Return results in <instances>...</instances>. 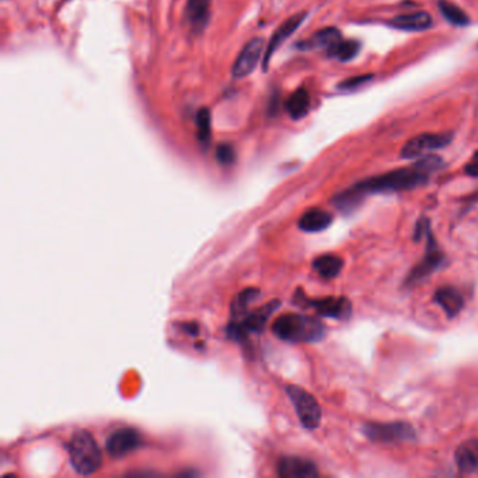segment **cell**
<instances>
[{
    "label": "cell",
    "instance_id": "obj_22",
    "mask_svg": "<svg viewBox=\"0 0 478 478\" xmlns=\"http://www.w3.org/2000/svg\"><path fill=\"white\" fill-rule=\"evenodd\" d=\"M310 108V96L306 89H297L286 101V111L293 120L303 118Z\"/></svg>",
    "mask_w": 478,
    "mask_h": 478
},
{
    "label": "cell",
    "instance_id": "obj_26",
    "mask_svg": "<svg viewBox=\"0 0 478 478\" xmlns=\"http://www.w3.org/2000/svg\"><path fill=\"white\" fill-rule=\"evenodd\" d=\"M215 156L222 166H232L236 160V152L230 145H219L216 148Z\"/></svg>",
    "mask_w": 478,
    "mask_h": 478
},
{
    "label": "cell",
    "instance_id": "obj_13",
    "mask_svg": "<svg viewBox=\"0 0 478 478\" xmlns=\"http://www.w3.org/2000/svg\"><path fill=\"white\" fill-rule=\"evenodd\" d=\"M278 474L283 478H316L318 470L310 460L302 457H283L278 463Z\"/></svg>",
    "mask_w": 478,
    "mask_h": 478
},
{
    "label": "cell",
    "instance_id": "obj_8",
    "mask_svg": "<svg viewBox=\"0 0 478 478\" xmlns=\"http://www.w3.org/2000/svg\"><path fill=\"white\" fill-rule=\"evenodd\" d=\"M451 142V135L447 134H422L412 139H409L402 150V159H415L419 156L426 155L428 152L442 149Z\"/></svg>",
    "mask_w": 478,
    "mask_h": 478
},
{
    "label": "cell",
    "instance_id": "obj_23",
    "mask_svg": "<svg viewBox=\"0 0 478 478\" xmlns=\"http://www.w3.org/2000/svg\"><path fill=\"white\" fill-rule=\"evenodd\" d=\"M439 10L442 13V16L453 26H458V27H463V26H467L470 23V19L468 16L456 5L447 2V0H440L439 2Z\"/></svg>",
    "mask_w": 478,
    "mask_h": 478
},
{
    "label": "cell",
    "instance_id": "obj_1",
    "mask_svg": "<svg viewBox=\"0 0 478 478\" xmlns=\"http://www.w3.org/2000/svg\"><path fill=\"white\" fill-rule=\"evenodd\" d=\"M428 180L429 174L419 169V166L415 163L411 167L397 169L381 176L363 180L355 184V187L365 195L380 192H400L423 185L428 183Z\"/></svg>",
    "mask_w": 478,
    "mask_h": 478
},
{
    "label": "cell",
    "instance_id": "obj_12",
    "mask_svg": "<svg viewBox=\"0 0 478 478\" xmlns=\"http://www.w3.org/2000/svg\"><path fill=\"white\" fill-rule=\"evenodd\" d=\"M306 13H297L295 16H292L290 19H288L286 22H283L278 29L276 31L272 34V38L268 44V47L265 48V54H264V71H268V65H269V61L272 58V55L276 52V50L302 26V23L304 22L306 19Z\"/></svg>",
    "mask_w": 478,
    "mask_h": 478
},
{
    "label": "cell",
    "instance_id": "obj_25",
    "mask_svg": "<svg viewBox=\"0 0 478 478\" xmlns=\"http://www.w3.org/2000/svg\"><path fill=\"white\" fill-rule=\"evenodd\" d=\"M211 111L208 108H201L197 114V131H198V139L204 146H208L211 142V134H212V127H211Z\"/></svg>",
    "mask_w": 478,
    "mask_h": 478
},
{
    "label": "cell",
    "instance_id": "obj_6",
    "mask_svg": "<svg viewBox=\"0 0 478 478\" xmlns=\"http://www.w3.org/2000/svg\"><path fill=\"white\" fill-rule=\"evenodd\" d=\"M286 393L296 409V414L306 429H316L321 422V408L317 400L304 388L288 386Z\"/></svg>",
    "mask_w": 478,
    "mask_h": 478
},
{
    "label": "cell",
    "instance_id": "obj_9",
    "mask_svg": "<svg viewBox=\"0 0 478 478\" xmlns=\"http://www.w3.org/2000/svg\"><path fill=\"white\" fill-rule=\"evenodd\" d=\"M264 50H265V43L262 38L255 37L251 41H248L233 65V69H232L233 78L243 79L251 75L254 69L257 68L260 59L264 58V54H265Z\"/></svg>",
    "mask_w": 478,
    "mask_h": 478
},
{
    "label": "cell",
    "instance_id": "obj_14",
    "mask_svg": "<svg viewBox=\"0 0 478 478\" xmlns=\"http://www.w3.org/2000/svg\"><path fill=\"white\" fill-rule=\"evenodd\" d=\"M457 468L470 475L478 474V439H468L454 451Z\"/></svg>",
    "mask_w": 478,
    "mask_h": 478
},
{
    "label": "cell",
    "instance_id": "obj_5",
    "mask_svg": "<svg viewBox=\"0 0 478 478\" xmlns=\"http://www.w3.org/2000/svg\"><path fill=\"white\" fill-rule=\"evenodd\" d=\"M426 250L423 258L411 269L405 278V286H415L436 272L444 262V254L439 248L432 232L426 233Z\"/></svg>",
    "mask_w": 478,
    "mask_h": 478
},
{
    "label": "cell",
    "instance_id": "obj_20",
    "mask_svg": "<svg viewBox=\"0 0 478 478\" xmlns=\"http://www.w3.org/2000/svg\"><path fill=\"white\" fill-rule=\"evenodd\" d=\"M365 194H362L355 185L339 192L338 195H335L332 198V204L335 205V208L338 211H341L342 213L345 215H349V213H353V211H356L360 204L363 202L365 199Z\"/></svg>",
    "mask_w": 478,
    "mask_h": 478
},
{
    "label": "cell",
    "instance_id": "obj_4",
    "mask_svg": "<svg viewBox=\"0 0 478 478\" xmlns=\"http://www.w3.org/2000/svg\"><path fill=\"white\" fill-rule=\"evenodd\" d=\"M363 435L376 443H402L412 442L416 439L414 426L404 421L395 422H367L362 428Z\"/></svg>",
    "mask_w": 478,
    "mask_h": 478
},
{
    "label": "cell",
    "instance_id": "obj_10",
    "mask_svg": "<svg viewBox=\"0 0 478 478\" xmlns=\"http://www.w3.org/2000/svg\"><path fill=\"white\" fill-rule=\"evenodd\" d=\"M143 440L134 428H122L115 430L106 443V449L111 457L121 458L142 446Z\"/></svg>",
    "mask_w": 478,
    "mask_h": 478
},
{
    "label": "cell",
    "instance_id": "obj_17",
    "mask_svg": "<svg viewBox=\"0 0 478 478\" xmlns=\"http://www.w3.org/2000/svg\"><path fill=\"white\" fill-rule=\"evenodd\" d=\"M390 26L402 31H426L432 27V17L426 12L407 13L395 16Z\"/></svg>",
    "mask_w": 478,
    "mask_h": 478
},
{
    "label": "cell",
    "instance_id": "obj_15",
    "mask_svg": "<svg viewBox=\"0 0 478 478\" xmlns=\"http://www.w3.org/2000/svg\"><path fill=\"white\" fill-rule=\"evenodd\" d=\"M212 0H188L187 3V22L194 34H201L208 26L211 17Z\"/></svg>",
    "mask_w": 478,
    "mask_h": 478
},
{
    "label": "cell",
    "instance_id": "obj_7",
    "mask_svg": "<svg viewBox=\"0 0 478 478\" xmlns=\"http://www.w3.org/2000/svg\"><path fill=\"white\" fill-rule=\"evenodd\" d=\"M279 304L281 303L278 300H274L271 303H267L265 306H262L257 311L246 316V318L241 323H233L227 328L229 337L240 341V339H244L246 335L250 332H260L264 328V325L267 324L269 316L279 307Z\"/></svg>",
    "mask_w": 478,
    "mask_h": 478
},
{
    "label": "cell",
    "instance_id": "obj_21",
    "mask_svg": "<svg viewBox=\"0 0 478 478\" xmlns=\"http://www.w3.org/2000/svg\"><path fill=\"white\" fill-rule=\"evenodd\" d=\"M313 269L323 278V279H332L335 278L342 269V260L334 254L320 255L313 261Z\"/></svg>",
    "mask_w": 478,
    "mask_h": 478
},
{
    "label": "cell",
    "instance_id": "obj_24",
    "mask_svg": "<svg viewBox=\"0 0 478 478\" xmlns=\"http://www.w3.org/2000/svg\"><path fill=\"white\" fill-rule=\"evenodd\" d=\"M359 50H360V44L358 41L341 40L338 44L331 47L327 52L330 57L338 58L339 61H351L358 55Z\"/></svg>",
    "mask_w": 478,
    "mask_h": 478
},
{
    "label": "cell",
    "instance_id": "obj_2",
    "mask_svg": "<svg viewBox=\"0 0 478 478\" xmlns=\"http://www.w3.org/2000/svg\"><path fill=\"white\" fill-rule=\"evenodd\" d=\"M272 331L278 338L286 342L302 344L320 341L325 334V327L316 317L289 313L274 321Z\"/></svg>",
    "mask_w": 478,
    "mask_h": 478
},
{
    "label": "cell",
    "instance_id": "obj_27",
    "mask_svg": "<svg viewBox=\"0 0 478 478\" xmlns=\"http://www.w3.org/2000/svg\"><path fill=\"white\" fill-rule=\"evenodd\" d=\"M373 79V75H360V76H355V78H349L346 80H344L342 83H339V89L342 90H352L356 89L367 82H370Z\"/></svg>",
    "mask_w": 478,
    "mask_h": 478
},
{
    "label": "cell",
    "instance_id": "obj_29",
    "mask_svg": "<svg viewBox=\"0 0 478 478\" xmlns=\"http://www.w3.org/2000/svg\"><path fill=\"white\" fill-rule=\"evenodd\" d=\"M464 171L471 177H478V152L472 156L470 163L465 166Z\"/></svg>",
    "mask_w": 478,
    "mask_h": 478
},
{
    "label": "cell",
    "instance_id": "obj_19",
    "mask_svg": "<svg viewBox=\"0 0 478 478\" xmlns=\"http://www.w3.org/2000/svg\"><path fill=\"white\" fill-rule=\"evenodd\" d=\"M341 33L334 27L323 29L314 33L309 40H304L297 44L300 50H314V48H327V51L341 41Z\"/></svg>",
    "mask_w": 478,
    "mask_h": 478
},
{
    "label": "cell",
    "instance_id": "obj_18",
    "mask_svg": "<svg viewBox=\"0 0 478 478\" xmlns=\"http://www.w3.org/2000/svg\"><path fill=\"white\" fill-rule=\"evenodd\" d=\"M332 223V216L330 212L323 209H309L303 213L299 220V227L306 233H318L328 229Z\"/></svg>",
    "mask_w": 478,
    "mask_h": 478
},
{
    "label": "cell",
    "instance_id": "obj_3",
    "mask_svg": "<svg viewBox=\"0 0 478 478\" xmlns=\"http://www.w3.org/2000/svg\"><path fill=\"white\" fill-rule=\"evenodd\" d=\"M68 451L72 467L80 475H92L101 467V450L93 435L87 430H78L72 436Z\"/></svg>",
    "mask_w": 478,
    "mask_h": 478
},
{
    "label": "cell",
    "instance_id": "obj_28",
    "mask_svg": "<svg viewBox=\"0 0 478 478\" xmlns=\"http://www.w3.org/2000/svg\"><path fill=\"white\" fill-rule=\"evenodd\" d=\"M430 230V222L428 218H421L416 223L415 227V234H414V240L419 241L422 237L426 236V233Z\"/></svg>",
    "mask_w": 478,
    "mask_h": 478
},
{
    "label": "cell",
    "instance_id": "obj_11",
    "mask_svg": "<svg viewBox=\"0 0 478 478\" xmlns=\"http://www.w3.org/2000/svg\"><path fill=\"white\" fill-rule=\"evenodd\" d=\"M302 299L307 306L316 309V311L323 317L345 321L352 316V304L346 297H324L314 300H309L306 297Z\"/></svg>",
    "mask_w": 478,
    "mask_h": 478
},
{
    "label": "cell",
    "instance_id": "obj_16",
    "mask_svg": "<svg viewBox=\"0 0 478 478\" xmlns=\"http://www.w3.org/2000/svg\"><path fill=\"white\" fill-rule=\"evenodd\" d=\"M433 302L443 309L449 318L456 317L464 307L463 295L451 286H442L433 295Z\"/></svg>",
    "mask_w": 478,
    "mask_h": 478
}]
</instances>
